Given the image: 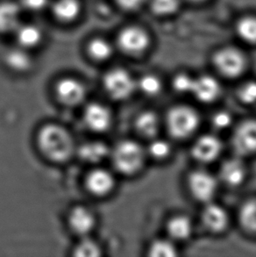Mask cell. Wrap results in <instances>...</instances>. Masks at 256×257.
Segmentation results:
<instances>
[{"mask_svg": "<svg viewBox=\"0 0 256 257\" xmlns=\"http://www.w3.org/2000/svg\"><path fill=\"white\" fill-rule=\"evenodd\" d=\"M39 148L50 160L64 162L72 156L74 142L67 130L59 125H47L38 134Z\"/></svg>", "mask_w": 256, "mask_h": 257, "instance_id": "obj_1", "label": "cell"}, {"mask_svg": "<svg viewBox=\"0 0 256 257\" xmlns=\"http://www.w3.org/2000/svg\"><path fill=\"white\" fill-rule=\"evenodd\" d=\"M165 124L170 136L177 140L187 139L200 125L199 114L193 107L178 104L167 112Z\"/></svg>", "mask_w": 256, "mask_h": 257, "instance_id": "obj_2", "label": "cell"}, {"mask_svg": "<svg viewBox=\"0 0 256 257\" xmlns=\"http://www.w3.org/2000/svg\"><path fill=\"white\" fill-rule=\"evenodd\" d=\"M147 152L134 141H123L112 151L114 167L120 173L134 175L142 170L145 164Z\"/></svg>", "mask_w": 256, "mask_h": 257, "instance_id": "obj_3", "label": "cell"}, {"mask_svg": "<svg viewBox=\"0 0 256 257\" xmlns=\"http://www.w3.org/2000/svg\"><path fill=\"white\" fill-rule=\"evenodd\" d=\"M218 177L204 169H197L188 175L187 187L191 197L206 204L213 201L218 190Z\"/></svg>", "mask_w": 256, "mask_h": 257, "instance_id": "obj_4", "label": "cell"}, {"mask_svg": "<svg viewBox=\"0 0 256 257\" xmlns=\"http://www.w3.org/2000/svg\"><path fill=\"white\" fill-rule=\"evenodd\" d=\"M231 145L234 155L244 159L256 155V119H246L236 126Z\"/></svg>", "mask_w": 256, "mask_h": 257, "instance_id": "obj_5", "label": "cell"}, {"mask_svg": "<svg viewBox=\"0 0 256 257\" xmlns=\"http://www.w3.org/2000/svg\"><path fill=\"white\" fill-rule=\"evenodd\" d=\"M104 87L108 95L116 100H124L136 89V82L127 70L116 68L104 75Z\"/></svg>", "mask_w": 256, "mask_h": 257, "instance_id": "obj_6", "label": "cell"}, {"mask_svg": "<svg viewBox=\"0 0 256 257\" xmlns=\"http://www.w3.org/2000/svg\"><path fill=\"white\" fill-rule=\"evenodd\" d=\"M213 63L218 73L227 78L239 77L246 70L245 56L238 49L225 48L218 50L213 57Z\"/></svg>", "mask_w": 256, "mask_h": 257, "instance_id": "obj_7", "label": "cell"}, {"mask_svg": "<svg viewBox=\"0 0 256 257\" xmlns=\"http://www.w3.org/2000/svg\"><path fill=\"white\" fill-rule=\"evenodd\" d=\"M248 176V169L242 157H234L226 158L218 170V179L219 183L230 188L241 186Z\"/></svg>", "mask_w": 256, "mask_h": 257, "instance_id": "obj_8", "label": "cell"}, {"mask_svg": "<svg viewBox=\"0 0 256 257\" xmlns=\"http://www.w3.org/2000/svg\"><path fill=\"white\" fill-rule=\"evenodd\" d=\"M117 45L126 55H141L149 48V35L139 27H127L118 33Z\"/></svg>", "mask_w": 256, "mask_h": 257, "instance_id": "obj_9", "label": "cell"}, {"mask_svg": "<svg viewBox=\"0 0 256 257\" xmlns=\"http://www.w3.org/2000/svg\"><path fill=\"white\" fill-rule=\"evenodd\" d=\"M223 143L218 136L206 134L199 136L191 147V156L194 160L202 164L213 163L220 157Z\"/></svg>", "mask_w": 256, "mask_h": 257, "instance_id": "obj_10", "label": "cell"}, {"mask_svg": "<svg viewBox=\"0 0 256 257\" xmlns=\"http://www.w3.org/2000/svg\"><path fill=\"white\" fill-rule=\"evenodd\" d=\"M200 222L205 231L213 234L225 232L230 219L227 211L222 205L213 201L204 204L200 214Z\"/></svg>", "mask_w": 256, "mask_h": 257, "instance_id": "obj_11", "label": "cell"}, {"mask_svg": "<svg viewBox=\"0 0 256 257\" xmlns=\"http://www.w3.org/2000/svg\"><path fill=\"white\" fill-rule=\"evenodd\" d=\"M222 92L221 85L215 77L203 75L194 78L191 95L203 104H211L218 100Z\"/></svg>", "mask_w": 256, "mask_h": 257, "instance_id": "obj_12", "label": "cell"}, {"mask_svg": "<svg viewBox=\"0 0 256 257\" xmlns=\"http://www.w3.org/2000/svg\"><path fill=\"white\" fill-rule=\"evenodd\" d=\"M83 120L88 128L94 132H104L111 125V113L104 104L91 103L83 111Z\"/></svg>", "mask_w": 256, "mask_h": 257, "instance_id": "obj_13", "label": "cell"}, {"mask_svg": "<svg viewBox=\"0 0 256 257\" xmlns=\"http://www.w3.org/2000/svg\"><path fill=\"white\" fill-rule=\"evenodd\" d=\"M56 94L63 104L76 105L85 97V89L79 81L68 77L56 84Z\"/></svg>", "mask_w": 256, "mask_h": 257, "instance_id": "obj_14", "label": "cell"}, {"mask_svg": "<svg viewBox=\"0 0 256 257\" xmlns=\"http://www.w3.org/2000/svg\"><path fill=\"white\" fill-rule=\"evenodd\" d=\"M21 8L20 4L11 1L0 3V34H10L16 31L21 24Z\"/></svg>", "mask_w": 256, "mask_h": 257, "instance_id": "obj_15", "label": "cell"}, {"mask_svg": "<svg viewBox=\"0 0 256 257\" xmlns=\"http://www.w3.org/2000/svg\"><path fill=\"white\" fill-rule=\"evenodd\" d=\"M166 229L168 237L175 242L184 241L192 235L193 221L185 214H176L168 220Z\"/></svg>", "mask_w": 256, "mask_h": 257, "instance_id": "obj_16", "label": "cell"}, {"mask_svg": "<svg viewBox=\"0 0 256 257\" xmlns=\"http://www.w3.org/2000/svg\"><path fill=\"white\" fill-rule=\"evenodd\" d=\"M86 184L91 193L97 196H104L111 192L114 187V177L109 171L98 169L89 174Z\"/></svg>", "mask_w": 256, "mask_h": 257, "instance_id": "obj_17", "label": "cell"}, {"mask_svg": "<svg viewBox=\"0 0 256 257\" xmlns=\"http://www.w3.org/2000/svg\"><path fill=\"white\" fill-rule=\"evenodd\" d=\"M95 217L90 210L84 206H76L69 215V225L75 233L86 235L93 229Z\"/></svg>", "mask_w": 256, "mask_h": 257, "instance_id": "obj_18", "label": "cell"}, {"mask_svg": "<svg viewBox=\"0 0 256 257\" xmlns=\"http://www.w3.org/2000/svg\"><path fill=\"white\" fill-rule=\"evenodd\" d=\"M14 34L19 46L25 49L37 47L43 40L42 28L35 24H21Z\"/></svg>", "mask_w": 256, "mask_h": 257, "instance_id": "obj_19", "label": "cell"}, {"mask_svg": "<svg viewBox=\"0 0 256 257\" xmlns=\"http://www.w3.org/2000/svg\"><path fill=\"white\" fill-rule=\"evenodd\" d=\"M161 120L159 116L152 111H142L135 119V128L144 138L153 139L159 132Z\"/></svg>", "mask_w": 256, "mask_h": 257, "instance_id": "obj_20", "label": "cell"}, {"mask_svg": "<svg viewBox=\"0 0 256 257\" xmlns=\"http://www.w3.org/2000/svg\"><path fill=\"white\" fill-rule=\"evenodd\" d=\"M81 13L79 0H56L52 4V14L57 21L69 23L75 21Z\"/></svg>", "mask_w": 256, "mask_h": 257, "instance_id": "obj_21", "label": "cell"}, {"mask_svg": "<svg viewBox=\"0 0 256 257\" xmlns=\"http://www.w3.org/2000/svg\"><path fill=\"white\" fill-rule=\"evenodd\" d=\"M28 49L23 48L13 49L6 54V63L10 69L17 72L28 71L32 67V58L28 54Z\"/></svg>", "mask_w": 256, "mask_h": 257, "instance_id": "obj_22", "label": "cell"}, {"mask_svg": "<svg viewBox=\"0 0 256 257\" xmlns=\"http://www.w3.org/2000/svg\"><path fill=\"white\" fill-rule=\"evenodd\" d=\"M239 222L246 233L256 235V198L243 203L239 210Z\"/></svg>", "mask_w": 256, "mask_h": 257, "instance_id": "obj_23", "label": "cell"}, {"mask_svg": "<svg viewBox=\"0 0 256 257\" xmlns=\"http://www.w3.org/2000/svg\"><path fill=\"white\" fill-rule=\"evenodd\" d=\"M109 154L107 146L99 142H91L80 147L79 156L83 161L90 164H96L104 160Z\"/></svg>", "mask_w": 256, "mask_h": 257, "instance_id": "obj_24", "label": "cell"}, {"mask_svg": "<svg viewBox=\"0 0 256 257\" xmlns=\"http://www.w3.org/2000/svg\"><path fill=\"white\" fill-rule=\"evenodd\" d=\"M87 52L94 61L104 62L111 58L113 54V48L107 40L98 37L92 39L88 43Z\"/></svg>", "mask_w": 256, "mask_h": 257, "instance_id": "obj_25", "label": "cell"}, {"mask_svg": "<svg viewBox=\"0 0 256 257\" xmlns=\"http://www.w3.org/2000/svg\"><path fill=\"white\" fill-rule=\"evenodd\" d=\"M149 254L153 257H175L178 254V249L176 242L169 237L160 238L150 244Z\"/></svg>", "mask_w": 256, "mask_h": 257, "instance_id": "obj_26", "label": "cell"}, {"mask_svg": "<svg viewBox=\"0 0 256 257\" xmlns=\"http://www.w3.org/2000/svg\"><path fill=\"white\" fill-rule=\"evenodd\" d=\"M136 88H139L146 96L156 97L162 92L163 83L156 75L147 74L142 76L138 82H136Z\"/></svg>", "mask_w": 256, "mask_h": 257, "instance_id": "obj_27", "label": "cell"}, {"mask_svg": "<svg viewBox=\"0 0 256 257\" xmlns=\"http://www.w3.org/2000/svg\"><path fill=\"white\" fill-rule=\"evenodd\" d=\"M146 152L156 160H165L172 153V146L166 140L155 137Z\"/></svg>", "mask_w": 256, "mask_h": 257, "instance_id": "obj_28", "label": "cell"}, {"mask_svg": "<svg viewBox=\"0 0 256 257\" xmlns=\"http://www.w3.org/2000/svg\"><path fill=\"white\" fill-rule=\"evenodd\" d=\"M237 33L243 41L256 43V18L245 17L237 24Z\"/></svg>", "mask_w": 256, "mask_h": 257, "instance_id": "obj_29", "label": "cell"}, {"mask_svg": "<svg viewBox=\"0 0 256 257\" xmlns=\"http://www.w3.org/2000/svg\"><path fill=\"white\" fill-rule=\"evenodd\" d=\"M236 96L241 104L246 105L256 104V81H246L237 89Z\"/></svg>", "mask_w": 256, "mask_h": 257, "instance_id": "obj_30", "label": "cell"}, {"mask_svg": "<svg viewBox=\"0 0 256 257\" xmlns=\"http://www.w3.org/2000/svg\"><path fill=\"white\" fill-rule=\"evenodd\" d=\"M74 254L78 257H97L101 254L99 246L93 240L90 239H83L76 245L74 249Z\"/></svg>", "mask_w": 256, "mask_h": 257, "instance_id": "obj_31", "label": "cell"}, {"mask_svg": "<svg viewBox=\"0 0 256 257\" xmlns=\"http://www.w3.org/2000/svg\"><path fill=\"white\" fill-rule=\"evenodd\" d=\"M194 78L185 73L177 74L172 80L174 90L179 94H191L193 87Z\"/></svg>", "mask_w": 256, "mask_h": 257, "instance_id": "obj_32", "label": "cell"}, {"mask_svg": "<svg viewBox=\"0 0 256 257\" xmlns=\"http://www.w3.org/2000/svg\"><path fill=\"white\" fill-rule=\"evenodd\" d=\"M178 6V0H151L152 11L158 15L172 14L177 11Z\"/></svg>", "mask_w": 256, "mask_h": 257, "instance_id": "obj_33", "label": "cell"}, {"mask_svg": "<svg viewBox=\"0 0 256 257\" xmlns=\"http://www.w3.org/2000/svg\"><path fill=\"white\" fill-rule=\"evenodd\" d=\"M211 124L216 131H225L232 125V114L226 111H217L211 117Z\"/></svg>", "mask_w": 256, "mask_h": 257, "instance_id": "obj_34", "label": "cell"}, {"mask_svg": "<svg viewBox=\"0 0 256 257\" xmlns=\"http://www.w3.org/2000/svg\"><path fill=\"white\" fill-rule=\"evenodd\" d=\"M21 8L29 12H40L49 6V0H21Z\"/></svg>", "mask_w": 256, "mask_h": 257, "instance_id": "obj_35", "label": "cell"}, {"mask_svg": "<svg viewBox=\"0 0 256 257\" xmlns=\"http://www.w3.org/2000/svg\"><path fill=\"white\" fill-rule=\"evenodd\" d=\"M118 7L125 11H135L142 6L144 0H115Z\"/></svg>", "mask_w": 256, "mask_h": 257, "instance_id": "obj_36", "label": "cell"}, {"mask_svg": "<svg viewBox=\"0 0 256 257\" xmlns=\"http://www.w3.org/2000/svg\"><path fill=\"white\" fill-rule=\"evenodd\" d=\"M193 1H201V0H193Z\"/></svg>", "mask_w": 256, "mask_h": 257, "instance_id": "obj_37", "label": "cell"}]
</instances>
